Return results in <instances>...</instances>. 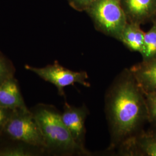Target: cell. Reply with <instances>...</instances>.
I'll list each match as a JSON object with an SVG mask.
<instances>
[{
  "instance_id": "7a4b0ae2",
  "label": "cell",
  "mask_w": 156,
  "mask_h": 156,
  "mask_svg": "<svg viewBox=\"0 0 156 156\" xmlns=\"http://www.w3.org/2000/svg\"><path fill=\"white\" fill-rule=\"evenodd\" d=\"M30 111L39 126L47 154L53 156L90 155L89 151L79 146L62 119L61 112L51 105L39 104Z\"/></svg>"
},
{
  "instance_id": "8fae6325",
  "label": "cell",
  "mask_w": 156,
  "mask_h": 156,
  "mask_svg": "<svg viewBox=\"0 0 156 156\" xmlns=\"http://www.w3.org/2000/svg\"><path fill=\"white\" fill-rule=\"evenodd\" d=\"M2 137L8 142L0 145V156H37L46 154L43 149Z\"/></svg>"
},
{
  "instance_id": "4fadbf2b",
  "label": "cell",
  "mask_w": 156,
  "mask_h": 156,
  "mask_svg": "<svg viewBox=\"0 0 156 156\" xmlns=\"http://www.w3.org/2000/svg\"><path fill=\"white\" fill-rule=\"evenodd\" d=\"M151 29L145 33L143 49L140 53L142 61H148L156 57V19L153 21Z\"/></svg>"
},
{
  "instance_id": "30bf717a",
  "label": "cell",
  "mask_w": 156,
  "mask_h": 156,
  "mask_svg": "<svg viewBox=\"0 0 156 156\" xmlns=\"http://www.w3.org/2000/svg\"><path fill=\"white\" fill-rule=\"evenodd\" d=\"M0 105L11 110L27 109L17 81L11 78L0 84Z\"/></svg>"
},
{
  "instance_id": "ac0fdd59",
  "label": "cell",
  "mask_w": 156,
  "mask_h": 156,
  "mask_svg": "<svg viewBox=\"0 0 156 156\" xmlns=\"http://www.w3.org/2000/svg\"></svg>"
},
{
  "instance_id": "277c9868",
  "label": "cell",
  "mask_w": 156,
  "mask_h": 156,
  "mask_svg": "<svg viewBox=\"0 0 156 156\" xmlns=\"http://www.w3.org/2000/svg\"><path fill=\"white\" fill-rule=\"evenodd\" d=\"M0 135L43 149L46 152L39 126L32 112L28 108L12 111Z\"/></svg>"
},
{
  "instance_id": "5bb4252c",
  "label": "cell",
  "mask_w": 156,
  "mask_h": 156,
  "mask_svg": "<svg viewBox=\"0 0 156 156\" xmlns=\"http://www.w3.org/2000/svg\"><path fill=\"white\" fill-rule=\"evenodd\" d=\"M15 68L12 62L0 51V84L14 78Z\"/></svg>"
},
{
  "instance_id": "8992f818",
  "label": "cell",
  "mask_w": 156,
  "mask_h": 156,
  "mask_svg": "<svg viewBox=\"0 0 156 156\" xmlns=\"http://www.w3.org/2000/svg\"><path fill=\"white\" fill-rule=\"evenodd\" d=\"M89 111L85 104L81 106H72L66 102L61 113L63 123L76 144L84 150L85 147L86 120Z\"/></svg>"
},
{
  "instance_id": "ba28073f",
  "label": "cell",
  "mask_w": 156,
  "mask_h": 156,
  "mask_svg": "<svg viewBox=\"0 0 156 156\" xmlns=\"http://www.w3.org/2000/svg\"><path fill=\"white\" fill-rule=\"evenodd\" d=\"M129 23L140 25L156 17V0H120Z\"/></svg>"
},
{
  "instance_id": "6da1fadb",
  "label": "cell",
  "mask_w": 156,
  "mask_h": 156,
  "mask_svg": "<svg viewBox=\"0 0 156 156\" xmlns=\"http://www.w3.org/2000/svg\"><path fill=\"white\" fill-rule=\"evenodd\" d=\"M105 110L111 136L109 151L118 149L148 122L145 94L129 69L117 75L107 90Z\"/></svg>"
},
{
  "instance_id": "e0dca14e",
  "label": "cell",
  "mask_w": 156,
  "mask_h": 156,
  "mask_svg": "<svg viewBox=\"0 0 156 156\" xmlns=\"http://www.w3.org/2000/svg\"><path fill=\"white\" fill-rule=\"evenodd\" d=\"M12 110L0 105V134L2 131Z\"/></svg>"
},
{
  "instance_id": "2e32d148",
  "label": "cell",
  "mask_w": 156,
  "mask_h": 156,
  "mask_svg": "<svg viewBox=\"0 0 156 156\" xmlns=\"http://www.w3.org/2000/svg\"><path fill=\"white\" fill-rule=\"evenodd\" d=\"M95 0H67L73 9L79 12L86 11Z\"/></svg>"
},
{
  "instance_id": "7c38bea8",
  "label": "cell",
  "mask_w": 156,
  "mask_h": 156,
  "mask_svg": "<svg viewBox=\"0 0 156 156\" xmlns=\"http://www.w3.org/2000/svg\"><path fill=\"white\" fill-rule=\"evenodd\" d=\"M140 26L136 23L127 22L123 28L119 41L129 50L141 53L145 33L142 30Z\"/></svg>"
},
{
  "instance_id": "3957f363",
  "label": "cell",
  "mask_w": 156,
  "mask_h": 156,
  "mask_svg": "<svg viewBox=\"0 0 156 156\" xmlns=\"http://www.w3.org/2000/svg\"><path fill=\"white\" fill-rule=\"evenodd\" d=\"M86 12L97 31L119 41L128 22L120 0H95Z\"/></svg>"
},
{
  "instance_id": "9a60e30c",
  "label": "cell",
  "mask_w": 156,
  "mask_h": 156,
  "mask_svg": "<svg viewBox=\"0 0 156 156\" xmlns=\"http://www.w3.org/2000/svg\"><path fill=\"white\" fill-rule=\"evenodd\" d=\"M148 113V122L156 127V93H144Z\"/></svg>"
},
{
  "instance_id": "5b68a950",
  "label": "cell",
  "mask_w": 156,
  "mask_h": 156,
  "mask_svg": "<svg viewBox=\"0 0 156 156\" xmlns=\"http://www.w3.org/2000/svg\"><path fill=\"white\" fill-rule=\"evenodd\" d=\"M25 68L34 73L45 81L53 84L57 87L58 94L65 96L64 88L67 86L79 83L85 87L90 86L87 82L89 76L85 71H73L62 67L55 61L53 64L44 67H34L28 64L25 65Z\"/></svg>"
},
{
  "instance_id": "52a82bcc",
  "label": "cell",
  "mask_w": 156,
  "mask_h": 156,
  "mask_svg": "<svg viewBox=\"0 0 156 156\" xmlns=\"http://www.w3.org/2000/svg\"><path fill=\"white\" fill-rule=\"evenodd\" d=\"M141 130L118 148L123 156H156V127Z\"/></svg>"
},
{
  "instance_id": "9c48e42d",
  "label": "cell",
  "mask_w": 156,
  "mask_h": 156,
  "mask_svg": "<svg viewBox=\"0 0 156 156\" xmlns=\"http://www.w3.org/2000/svg\"><path fill=\"white\" fill-rule=\"evenodd\" d=\"M129 69L144 93H156V57L138 62Z\"/></svg>"
}]
</instances>
